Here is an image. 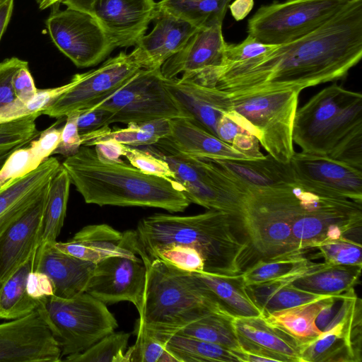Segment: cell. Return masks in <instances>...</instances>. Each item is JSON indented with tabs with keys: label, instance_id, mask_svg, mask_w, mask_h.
I'll return each mask as SVG.
<instances>
[{
	"label": "cell",
	"instance_id": "9a60e30c",
	"mask_svg": "<svg viewBox=\"0 0 362 362\" xmlns=\"http://www.w3.org/2000/svg\"><path fill=\"white\" fill-rule=\"evenodd\" d=\"M295 180L321 193L362 203V169L328 156L294 152Z\"/></svg>",
	"mask_w": 362,
	"mask_h": 362
},
{
	"label": "cell",
	"instance_id": "4dcf8cb0",
	"mask_svg": "<svg viewBox=\"0 0 362 362\" xmlns=\"http://www.w3.org/2000/svg\"><path fill=\"white\" fill-rule=\"evenodd\" d=\"M153 337L177 362H243L238 353L216 344L177 333Z\"/></svg>",
	"mask_w": 362,
	"mask_h": 362
},
{
	"label": "cell",
	"instance_id": "cb8c5ba5",
	"mask_svg": "<svg viewBox=\"0 0 362 362\" xmlns=\"http://www.w3.org/2000/svg\"><path fill=\"white\" fill-rule=\"evenodd\" d=\"M60 167L58 159L50 156L36 170L0 189V235L25 214Z\"/></svg>",
	"mask_w": 362,
	"mask_h": 362
},
{
	"label": "cell",
	"instance_id": "d6986e66",
	"mask_svg": "<svg viewBox=\"0 0 362 362\" xmlns=\"http://www.w3.org/2000/svg\"><path fill=\"white\" fill-rule=\"evenodd\" d=\"M226 43L222 25L199 28L179 52L163 63L161 74L165 78H173L182 73L192 74L219 66Z\"/></svg>",
	"mask_w": 362,
	"mask_h": 362
},
{
	"label": "cell",
	"instance_id": "8992f818",
	"mask_svg": "<svg viewBox=\"0 0 362 362\" xmlns=\"http://www.w3.org/2000/svg\"><path fill=\"white\" fill-rule=\"evenodd\" d=\"M233 176L235 203L229 215L247 245L249 267L259 259L303 255L291 233L295 214L286 185L257 187Z\"/></svg>",
	"mask_w": 362,
	"mask_h": 362
},
{
	"label": "cell",
	"instance_id": "7dc6e473",
	"mask_svg": "<svg viewBox=\"0 0 362 362\" xmlns=\"http://www.w3.org/2000/svg\"><path fill=\"white\" fill-rule=\"evenodd\" d=\"M79 114V112H73L66 117V123L62 127L60 141L52 155L59 154L67 158L78 151L82 146L81 135L77 127V119Z\"/></svg>",
	"mask_w": 362,
	"mask_h": 362
},
{
	"label": "cell",
	"instance_id": "30bf717a",
	"mask_svg": "<svg viewBox=\"0 0 362 362\" xmlns=\"http://www.w3.org/2000/svg\"><path fill=\"white\" fill-rule=\"evenodd\" d=\"M164 81L160 69H141L122 88L93 109L110 112V124L189 117L173 98Z\"/></svg>",
	"mask_w": 362,
	"mask_h": 362
},
{
	"label": "cell",
	"instance_id": "603a6c76",
	"mask_svg": "<svg viewBox=\"0 0 362 362\" xmlns=\"http://www.w3.org/2000/svg\"><path fill=\"white\" fill-rule=\"evenodd\" d=\"M154 25L144 35L136 47L140 51L144 69H160L163 63L179 52L199 29L187 21L157 8Z\"/></svg>",
	"mask_w": 362,
	"mask_h": 362
},
{
	"label": "cell",
	"instance_id": "db71d44e",
	"mask_svg": "<svg viewBox=\"0 0 362 362\" xmlns=\"http://www.w3.org/2000/svg\"><path fill=\"white\" fill-rule=\"evenodd\" d=\"M94 146L98 158L105 163L122 162L120 157H124L127 151V145L111 139L99 141Z\"/></svg>",
	"mask_w": 362,
	"mask_h": 362
},
{
	"label": "cell",
	"instance_id": "7402d4cb",
	"mask_svg": "<svg viewBox=\"0 0 362 362\" xmlns=\"http://www.w3.org/2000/svg\"><path fill=\"white\" fill-rule=\"evenodd\" d=\"M164 83L188 117L216 136L218 121L230 110L226 93L177 77L165 78Z\"/></svg>",
	"mask_w": 362,
	"mask_h": 362
},
{
	"label": "cell",
	"instance_id": "9c48e42d",
	"mask_svg": "<svg viewBox=\"0 0 362 362\" xmlns=\"http://www.w3.org/2000/svg\"><path fill=\"white\" fill-rule=\"evenodd\" d=\"M352 0H288L262 6L248 20L247 33L267 45L303 36L328 21Z\"/></svg>",
	"mask_w": 362,
	"mask_h": 362
},
{
	"label": "cell",
	"instance_id": "7c38bea8",
	"mask_svg": "<svg viewBox=\"0 0 362 362\" xmlns=\"http://www.w3.org/2000/svg\"><path fill=\"white\" fill-rule=\"evenodd\" d=\"M46 25L56 47L77 67L98 64L116 48L90 13L54 6Z\"/></svg>",
	"mask_w": 362,
	"mask_h": 362
},
{
	"label": "cell",
	"instance_id": "f546056e",
	"mask_svg": "<svg viewBox=\"0 0 362 362\" xmlns=\"http://www.w3.org/2000/svg\"><path fill=\"white\" fill-rule=\"evenodd\" d=\"M169 119H158L148 122L130 123L125 128L112 130L108 126L81 134L82 145L93 146L98 142L114 140L124 145L139 147L156 144L170 134Z\"/></svg>",
	"mask_w": 362,
	"mask_h": 362
},
{
	"label": "cell",
	"instance_id": "5b68a950",
	"mask_svg": "<svg viewBox=\"0 0 362 362\" xmlns=\"http://www.w3.org/2000/svg\"><path fill=\"white\" fill-rule=\"evenodd\" d=\"M211 313L233 317L193 273L159 259L147 263L138 326L152 336L173 334Z\"/></svg>",
	"mask_w": 362,
	"mask_h": 362
},
{
	"label": "cell",
	"instance_id": "681fc988",
	"mask_svg": "<svg viewBox=\"0 0 362 362\" xmlns=\"http://www.w3.org/2000/svg\"><path fill=\"white\" fill-rule=\"evenodd\" d=\"M62 118H58L59 120L57 122L40 132L37 138L29 142L45 160L52 155L59 145L62 127H59L58 125L61 123Z\"/></svg>",
	"mask_w": 362,
	"mask_h": 362
},
{
	"label": "cell",
	"instance_id": "ba28073f",
	"mask_svg": "<svg viewBox=\"0 0 362 362\" xmlns=\"http://www.w3.org/2000/svg\"><path fill=\"white\" fill-rule=\"evenodd\" d=\"M39 313L57 342L62 357L83 352L118 327L105 303L87 293L38 300Z\"/></svg>",
	"mask_w": 362,
	"mask_h": 362
},
{
	"label": "cell",
	"instance_id": "3957f363",
	"mask_svg": "<svg viewBox=\"0 0 362 362\" xmlns=\"http://www.w3.org/2000/svg\"><path fill=\"white\" fill-rule=\"evenodd\" d=\"M62 166L87 204L153 207L170 213L182 212L191 204L177 181L146 175L124 161L103 163L90 146L82 145Z\"/></svg>",
	"mask_w": 362,
	"mask_h": 362
},
{
	"label": "cell",
	"instance_id": "44dd1931",
	"mask_svg": "<svg viewBox=\"0 0 362 362\" xmlns=\"http://www.w3.org/2000/svg\"><path fill=\"white\" fill-rule=\"evenodd\" d=\"M95 267V263L64 253L53 243L38 246L34 271L51 279L54 296L70 298L86 292Z\"/></svg>",
	"mask_w": 362,
	"mask_h": 362
},
{
	"label": "cell",
	"instance_id": "8fae6325",
	"mask_svg": "<svg viewBox=\"0 0 362 362\" xmlns=\"http://www.w3.org/2000/svg\"><path fill=\"white\" fill-rule=\"evenodd\" d=\"M141 69L140 51L136 47L129 54L120 52L99 68L80 74L78 81L45 108L42 115L61 118L73 112L93 110L122 88Z\"/></svg>",
	"mask_w": 362,
	"mask_h": 362
},
{
	"label": "cell",
	"instance_id": "6f0895ef",
	"mask_svg": "<svg viewBox=\"0 0 362 362\" xmlns=\"http://www.w3.org/2000/svg\"><path fill=\"white\" fill-rule=\"evenodd\" d=\"M95 1V0H62L61 3L66 5V7L88 12L92 4Z\"/></svg>",
	"mask_w": 362,
	"mask_h": 362
},
{
	"label": "cell",
	"instance_id": "ee69618b",
	"mask_svg": "<svg viewBox=\"0 0 362 362\" xmlns=\"http://www.w3.org/2000/svg\"><path fill=\"white\" fill-rule=\"evenodd\" d=\"M317 249L325 262L362 266L361 244L347 238L327 240L318 243Z\"/></svg>",
	"mask_w": 362,
	"mask_h": 362
},
{
	"label": "cell",
	"instance_id": "7bdbcfd3",
	"mask_svg": "<svg viewBox=\"0 0 362 362\" xmlns=\"http://www.w3.org/2000/svg\"><path fill=\"white\" fill-rule=\"evenodd\" d=\"M38 115L0 123V156L28 144L38 136L40 132L36 128Z\"/></svg>",
	"mask_w": 362,
	"mask_h": 362
},
{
	"label": "cell",
	"instance_id": "74e56055",
	"mask_svg": "<svg viewBox=\"0 0 362 362\" xmlns=\"http://www.w3.org/2000/svg\"><path fill=\"white\" fill-rule=\"evenodd\" d=\"M233 318L216 313L208 314L176 333L221 345L241 356V346L232 323Z\"/></svg>",
	"mask_w": 362,
	"mask_h": 362
},
{
	"label": "cell",
	"instance_id": "91938a15",
	"mask_svg": "<svg viewBox=\"0 0 362 362\" xmlns=\"http://www.w3.org/2000/svg\"><path fill=\"white\" fill-rule=\"evenodd\" d=\"M38 4H40L43 0H35Z\"/></svg>",
	"mask_w": 362,
	"mask_h": 362
},
{
	"label": "cell",
	"instance_id": "52a82bcc",
	"mask_svg": "<svg viewBox=\"0 0 362 362\" xmlns=\"http://www.w3.org/2000/svg\"><path fill=\"white\" fill-rule=\"evenodd\" d=\"M300 92L286 89L228 96L230 112L269 155L288 163L295 152L293 130Z\"/></svg>",
	"mask_w": 362,
	"mask_h": 362
},
{
	"label": "cell",
	"instance_id": "f1b7e54d",
	"mask_svg": "<svg viewBox=\"0 0 362 362\" xmlns=\"http://www.w3.org/2000/svg\"><path fill=\"white\" fill-rule=\"evenodd\" d=\"M294 278L260 284L247 286L249 295L261 308L264 316L275 311L293 308L328 298L333 295H320L295 286Z\"/></svg>",
	"mask_w": 362,
	"mask_h": 362
},
{
	"label": "cell",
	"instance_id": "d6a6232c",
	"mask_svg": "<svg viewBox=\"0 0 362 362\" xmlns=\"http://www.w3.org/2000/svg\"><path fill=\"white\" fill-rule=\"evenodd\" d=\"M325 299L275 311L264 317L268 324L284 331L302 344L322 333L315 324V320Z\"/></svg>",
	"mask_w": 362,
	"mask_h": 362
},
{
	"label": "cell",
	"instance_id": "2e32d148",
	"mask_svg": "<svg viewBox=\"0 0 362 362\" xmlns=\"http://www.w3.org/2000/svg\"><path fill=\"white\" fill-rule=\"evenodd\" d=\"M153 0H95L88 13L115 47L136 45L156 13Z\"/></svg>",
	"mask_w": 362,
	"mask_h": 362
},
{
	"label": "cell",
	"instance_id": "b9f144b4",
	"mask_svg": "<svg viewBox=\"0 0 362 362\" xmlns=\"http://www.w3.org/2000/svg\"><path fill=\"white\" fill-rule=\"evenodd\" d=\"M125 362H177V360L163 342L138 326L136 341L125 352Z\"/></svg>",
	"mask_w": 362,
	"mask_h": 362
},
{
	"label": "cell",
	"instance_id": "1f68e13d",
	"mask_svg": "<svg viewBox=\"0 0 362 362\" xmlns=\"http://www.w3.org/2000/svg\"><path fill=\"white\" fill-rule=\"evenodd\" d=\"M346 319L300 344L301 361H358L346 327Z\"/></svg>",
	"mask_w": 362,
	"mask_h": 362
},
{
	"label": "cell",
	"instance_id": "277c9868",
	"mask_svg": "<svg viewBox=\"0 0 362 362\" xmlns=\"http://www.w3.org/2000/svg\"><path fill=\"white\" fill-rule=\"evenodd\" d=\"M293 139L302 151L362 169V95L337 83L297 109Z\"/></svg>",
	"mask_w": 362,
	"mask_h": 362
},
{
	"label": "cell",
	"instance_id": "6da1fadb",
	"mask_svg": "<svg viewBox=\"0 0 362 362\" xmlns=\"http://www.w3.org/2000/svg\"><path fill=\"white\" fill-rule=\"evenodd\" d=\"M362 57V0H352L313 31L242 62L210 68L202 81L233 96L302 90L344 78Z\"/></svg>",
	"mask_w": 362,
	"mask_h": 362
},
{
	"label": "cell",
	"instance_id": "f6af8a7d",
	"mask_svg": "<svg viewBox=\"0 0 362 362\" xmlns=\"http://www.w3.org/2000/svg\"><path fill=\"white\" fill-rule=\"evenodd\" d=\"M124 157L131 165L146 175L156 176L168 180H175V173L168 163L148 150L127 145Z\"/></svg>",
	"mask_w": 362,
	"mask_h": 362
},
{
	"label": "cell",
	"instance_id": "83f0119b",
	"mask_svg": "<svg viewBox=\"0 0 362 362\" xmlns=\"http://www.w3.org/2000/svg\"><path fill=\"white\" fill-rule=\"evenodd\" d=\"M213 160L240 180L257 187L275 186L296 180L289 163H281L269 154L255 159Z\"/></svg>",
	"mask_w": 362,
	"mask_h": 362
},
{
	"label": "cell",
	"instance_id": "f35d334b",
	"mask_svg": "<svg viewBox=\"0 0 362 362\" xmlns=\"http://www.w3.org/2000/svg\"><path fill=\"white\" fill-rule=\"evenodd\" d=\"M80 74L62 86L37 89L34 96L28 100L16 98L11 103L0 107V123L19 119L28 116L41 115L43 110L52 105L62 94L73 87L79 80Z\"/></svg>",
	"mask_w": 362,
	"mask_h": 362
},
{
	"label": "cell",
	"instance_id": "5bb4252c",
	"mask_svg": "<svg viewBox=\"0 0 362 362\" xmlns=\"http://www.w3.org/2000/svg\"><path fill=\"white\" fill-rule=\"evenodd\" d=\"M0 361H62L57 342L36 310L0 324Z\"/></svg>",
	"mask_w": 362,
	"mask_h": 362
},
{
	"label": "cell",
	"instance_id": "680465c9",
	"mask_svg": "<svg viewBox=\"0 0 362 362\" xmlns=\"http://www.w3.org/2000/svg\"><path fill=\"white\" fill-rule=\"evenodd\" d=\"M62 0H43L40 4L39 8L41 10L45 9L50 6H56L59 7V4H61Z\"/></svg>",
	"mask_w": 362,
	"mask_h": 362
},
{
	"label": "cell",
	"instance_id": "4316f807",
	"mask_svg": "<svg viewBox=\"0 0 362 362\" xmlns=\"http://www.w3.org/2000/svg\"><path fill=\"white\" fill-rule=\"evenodd\" d=\"M193 274L221 306L233 317L264 316L261 308L249 295L240 274Z\"/></svg>",
	"mask_w": 362,
	"mask_h": 362
},
{
	"label": "cell",
	"instance_id": "c3c4849f",
	"mask_svg": "<svg viewBox=\"0 0 362 362\" xmlns=\"http://www.w3.org/2000/svg\"><path fill=\"white\" fill-rule=\"evenodd\" d=\"M27 64L28 62L17 57L6 59L0 63V107L16 99L13 78L17 71Z\"/></svg>",
	"mask_w": 362,
	"mask_h": 362
},
{
	"label": "cell",
	"instance_id": "ab89813d",
	"mask_svg": "<svg viewBox=\"0 0 362 362\" xmlns=\"http://www.w3.org/2000/svg\"><path fill=\"white\" fill-rule=\"evenodd\" d=\"M130 334L115 331L94 343L83 352L65 356L69 362H125Z\"/></svg>",
	"mask_w": 362,
	"mask_h": 362
},
{
	"label": "cell",
	"instance_id": "9f6ffc18",
	"mask_svg": "<svg viewBox=\"0 0 362 362\" xmlns=\"http://www.w3.org/2000/svg\"><path fill=\"white\" fill-rule=\"evenodd\" d=\"M13 0H0V40L11 20Z\"/></svg>",
	"mask_w": 362,
	"mask_h": 362
},
{
	"label": "cell",
	"instance_id": "4fadbf2b",
	"mask_svg": "<svg viewBox=\"0 0 362 362\" xmlns=\"http://www.w3.org/2000/svg\"><path fill=\"white\" fill-rule=\"evenodd\" d=\"M149 262L140 255L107 257L95 264L86 293L105 304L129 301L139 313Z\"/></svg>",
	"mask_w": 362,
	"mask_h": 362
},
{
	"label": "cell",
	"instance_id": "ffe728a7",
	"mask_svg": "<svg viewBox=\"0 0 362 362\" xmlns=\"http://www.w3.org/2000/svg\"><path fill=\"white\" fill-rule=\"evenodd\" d=\"M169 124V135L155 144L187 157L248 159L190 117L170 119Z\"/></svg>",
	"mask_w": 362,
	"mask_h": 362
},
{
	"label": "cell",
	"instance_id": "e0dca14e",
	"mask_svg": "<svg viewBox=\"0 0 362 362\" xmlns=\"http://www.w3.org/2000/svg\"><path fill=\"white\" fill-rule=\"evenodd\" d=\"M49 181L25 214L0 235V289L37 251L42 232Z\"/></svg>",
	"mask_w": 362,
	"mask_h": 362
},
{
	"label": "cell",
	"instance_id": "11a10c76",
	"mask_svg": "<svg viewBox=\"0 0 362 362\" xmlns=\"http://www.w3.org/2000/svg\"><path fill=\"white\" fill-rule=\"evenodd\" d=\"M253 6L254 0H234L228 8L234 19L241 21L247 17Z\"/></svg>",
	"mask_w": 362,
	"mask_h": 362
},
{
	"label": "cell",
	"instance_id": "484cf974",
	"mask_svg": "<svg viewBox=\"0 0 362 362\" xmlns=\"http://www.w3.org/2000/svg\"><path fill=\"white\" fill-rule=\"evenodd\" d=\"M361 266L334 264L327 262L309 264L303 273L292 282L295 286L320 295H337L354 288Z\"/></svg>",
	"mask_w": 362,
	"mask_h": 362
},
{
	"label": "cell",
	"instance_id": "60d3db41",
	"mask_svg": "<svg viewBox=\"0 0 362 362\" xmlns=\"http://www.w3.org/2000/svg\"><path fill=\"white\" fill-rule=\"evenodd\" d=\"M29 146L11 151L0 167V189L6 185L36 170L45 161Z\"/></svg>",
	"mask_w": 362,
	"mask_h": 362
},
{
	"label": "cell",
	"instance_id": "f5cc1de1",
	"mask_svg": "<svg viewBox=\"0 0 362 362\" xmlns=\"http://www.w3.org/2000/svg\"><path fill=\"white\" fill-rule=\"evenodd\" d=\"M13 86L16 98L28 100L35 95L37 89L30 72L28 64L20 68L13 78Z\"/></svg>",
	"mask_w": 362,
	"mask_h": 362
},
{
	"label": "cell",
	"instance_id": "bcb514c9",
	"mask_svg": "<svg viewBox=\"0 0 362 362\" xmlns=\"http://www.w3.org/2000/svg\"><path fill=\"white\" fill-rule=\"evenodd\" d=\"M276 46L275 45L262 43L248 35L243 41L238 44L226 43L223 62L220 66L249 60L269 51Z\"/></svg>",
	"mask_w": 362,
	"mask_h": 362
},
{
	"label": "cell",
	"instance_id": "d4e9b609",
	"mask_svg": "<svg viewBox=\"0 0 362 362\" xmlns=\"http://www.w3.org/2000/svg\"><path fill=\"white\" fill-rule=\"evenodd\" d=\"M232 323L238 339L279 354L288 362H302L300 344L284 331L268 324L264 316L235 317Z\"/></svg>",
	"mask_w": 362,
	"mask_h": 362
},
{
	"label": "cell",
	"instance_id": "e575fe53",
	"mask_svg": "<svg viewBox=\"0 0 362 362\" xmlns=\"http://www.w3.org/2000/svg\"><path fill=\"white\" fill-rule=\"evenodd\" d=\"M71 184L69 176L61 164L49 181L39 245L53 244L57 241L66 216Z\"/></svg>",
	"mask_w": 362,
	"mask_h": 362
},
{
	"label": "cell",
	"instance_id": "836d02e7",
	"mask_svg": "<svg viewBox=\"0 0 362 362\" xmlns=\"http://www.w3.org/2000/svg\"><path fill=\"white\" fill-rule=\"evenodd\" d=\"M36 252L21 265L0 289V318L14 320L36 310L38 300L27 291L29 274L34 270Z\"/></svg>",
	"mask_w": 362,
	"mask_h": 362
},
{
	"label": "cell",
	"instance_id": "7a4b0ae2",
	"mask_svg": "<svg viewBox=\"0 0 362 362\" xmlns=\"http://www.w3.org/2000/svg\"><path fill=\"white\" fill-rule=\"evenodd\" d=\"M136 233L146 256L175 248L203 260L204 272L229 276L239 275L249 266L247 245L224 211L209 209L192 216L154 214L139 221Z\"/></svg>",
	"mask_w": 362,
	"mask_h": 362
},
{
	"label": "cell",
	"instance_id": "8d00e7d4",
	"mask_svg": "<svg viewBox=\"0 0 362 362\" xmlns=\"http://www.w3.org/2000/svg\"><path fill=\"white\" fill-rule=\"evenodd\" d=\"M310 263L303 255L263 259L245 269L240 276L245 286L288 278L296 279L304 272Z\"/></svg>",
	"mask_w": 362,
	"mask_h": 362
},
{
	"label": "cell",
	"instance_id": "816d5d0a",
	"mask_svg": "<svg viewBox=\"0 0 362 362\" xmlns=\"http://www.w3.org/2000/svg\"><path fill=\"white\" fill-rule=\"evenodd\" d=\"M28 295L35 300L54 295V286L51 279L45 274L33 271L27 281Z\"/></svg>",
	"mask_w": 362,
	"mask_h": 362
},
{
	"label": "cell",
	"instance_id": "d590c367",
	"mask_svg": "<svg viewBox=\"0 0 362 362\" xmlns=\"http://www.w3.org/2000/svg\"><path fill=\"white\" fill-rule=\"evenodd\" d=\"M232 0H160L156 7L197 28L222 25Z\"/></svg>",
	"mask_w": 362,
	"mask_h": 362
},
{
	"label": "cell",
	"instance_id": "ac0fdd59",
	"mask_svg": "<svg viewBox=\"0 0 362 362\" xmlns=\"http://www.w3.org/2000/svg\"><path fill=\"white\" fill-rule=\"evenodd\" d=\"M54 245L60 251L97 264L112 256L141 255L136 230L120 232L108 224L88 225L66 242Z\"/></svg>",
	"mask_w": 362,
	"mask_h": 362
},
{
	"label": "cell",
	"instance_id": "f907efd6",
	"mask_svg": "<svg viewBox=\"0 0 362 362\" xmlns=\"http://www.w3.org/2000/svg\"><path fill=\"white\" fill-rule=\"evenodd\" d=\"M112 113L106 110L95 108L81 112L77 119L80 134H85L110 125Z\"/></svg>",
	"mask_w": 362,
	"mask_h": 362
}]
</instances>
